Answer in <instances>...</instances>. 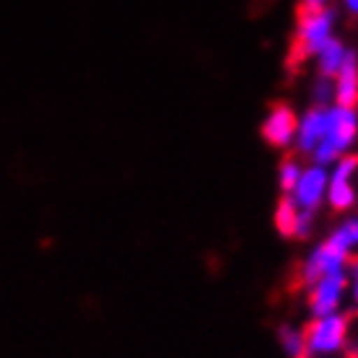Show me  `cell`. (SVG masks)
Segmentation results:
<instances>
[{"instance_id": "1", "label": "cell", "mask_w": 358, "mask_h": 358, "mask_svg": "<svg viewBox=\"0 0 358 358\" xmlns=\"http://www.w3.org/2000/svg\"><path fill=\"white\" fill-rule=\"evenodd\" d=\"M358 143V109L343 107V104H327V125L320 145L314 148L312 162L320 166L332 164L353 153Z\"/></svg>"}, {"instance_id": "2", "label": "cell", "mask_w": 358, "mask_h": 358, "mask_svg": "<svg viewBox=\"0 0 358 358\" xmlns=\"http://www.w3.org/2000/svg\"><path fill=\"white\" fill-rule=\"evenodd\" d=\"M338 36V10L332 6L324 8H301L294 27L291 42V63L312 60L330 39Z\"/></svg>"}, {"instance_id": "3", "label": "cell", "mask_w": 358, "mask_h": 358, "mask_svg": "<svg viewBox=\"0 0 358 358\" xmlns=\"http://www.w3.org/2000/svg\"><path fill=\"white\" fill-rule=\"evenodd\" d=\"M350 314L343 312L327 317H312L304 327L309 358H335L343 356L350 345Z\"/></svg>"}, {"instance_id": "4", "label": "cell", "mask_w": 358, "mask_h": 358, "mask_svg": "<svg viewBox=\"0 0 358 358\" xmlns=\"http://www.w3.org/2000/svg\"><path fill=\"white\" fill-rule=\"evenodd\" d=\"M358 156L348 153L327 166V208L335 213H353L358 206Z\"/></svg>"}, {"instance_id": "5", "label": "cell", "mask_w": 358, "mask_h": 358, "mask_svg": "<svg viewBox=\"0 0 358 358\" xmlns=\"http://www.w3.org/2000/svg\"><path fill=\"white\" fill-rule=\"evenodd\" d=\"M306 288V312L309 317H327V314L343 312L348 304V275L332 273V275L317 278Z\"/></svg>"}, {"instance_id": "6", "label": "cell", "mask_w": 358, "mask_h": 358, "mask_svg": "<svg viewBox=\"0 0 358 358\" xmlns=\"http://www.w3.org/2000/svg\"><path fill=\"white\" fill-rule=\"evenodd\" d=\"M350 262V255L343 252L338 244L332 242L330 236L324 242L314 244L309 255L301 260V268H299V283L301 286H309L317 278L332 275V273H345Z\"/></svg>"}, {"instance_id": "7", "label": "cell", "mask_w": 358, "mask_h": 358, "mask_svg": "<svg viewBox=\"0 0 358 358\" xmlns=\"http://www.w3.org/2000/svg\"><path fill=\"white\" fill-rule=\"evenodd\" d=\"M288 197L299 210L312 215L320 213L327 206V166H320L314 162L304 166L301 177L296 182V187L288 192Z\"/></svg>"}, {"instance_id": "8", "label": "cell", "mask_w": 358, "mask_h": 358, "mask_svg": "<svg viewBox=\"0 0 358 358\" xmlns=\"http://www.w3.org/2000/svg\"><path fill=\"white\" fill-rule=\"evenodd\" d=\"M299 115L291 104H273L260 122V138L275 151H294Z\"/></svg>"}, {"instance_id": "9", "label": "cell", "mask_w": 358, "mask_h": 358, "mask_svg": "<svg viewBox=\"0 0 358 358\" xmlns=\"http://www.w3.org/2000/svg\"><path fill=\"white\" fill-rule=\"evenodd\" d=\"M314 224H317V215L299 210L288 195H283L275 203L273 226H275V231L280 236H286V239H306V236H312Z\"/></svg>"}, {"instance_id": "10", "label": "cell", "mask_w": 358, "mask_h": 358, "mask_svg": "<svg viewBox=\"0 0 358 358\" xmlns=\"http://www.w3.org/2000/svg\"><path fill=\"white\" fill-rule=\"evenodd\" d=\"M327 125V107L312 104V107L299 115V125H296V141L294 151L299 156H312L314 148L320 145Z\"/></svg>"}, {"instance_id": "11", "label": "cell", "mask_w": 358, "mask_h": 358, "mask_svg": "<svg viewBox=\"0 0 358 358\" xmlns=\"http://www.w3.org/2000/svg\"><path fill=\"white\" fill-rule=\"evenodd\" d=\"M332 81V104L358 107V52L348 50L345 63L330 78Z\"/></svg>"}, {"instance_id": "12", "label": "cell", "mask_w": 358, "mask_h": 358, "mask_svg": "<svg viewBox=\"0 0 358 358\" xmlns=\"http://www.w3.org/2000/svg\"><path fill=\"white\" fill-rule=\"evenodd\" d=\"M348 50H350V47L343 42L341 36L330 39V42H327V45H324L322 50H320V52L312 57L314 65H317V73H320L322 78H332L335 73L341 71V65L345 63V57H348Z\"/></svg>"}, {"instance_id": "13", "label": "cell", "mask_w": 358, "mask_h": 358, "mask_svg": "<svg viewBox=\"0 0 358 358\" xmlns=\"http://www.w3.org/2000/svg\"><path fill=\"white\" fill-rule=\"evenodd\" d=\"M278 348H280L283 358H309L304 327L280 324V327H278Z\"/></svg>"}, {"instance_id": "14", "label": "cell", "mask_w": 358, "mask_h": 358, "mask_svg": "<svg viewBox=\"0 0 358 358\" xmlns=\"http://www.w3.org/2000/svg\"><path fill=\"white\" fill-rule=\"evenodd\" d=\"M330 239L338 244L343 252H348L350 257H353L358 252V213L343 218L341 224L330 231Z\"/></svg>"}, {"instance_id": "15", "label": "cell", "mask_w": 358, "mask_h": 358, "mask_svg": "<svg viewBox=\"0 0 358 358\" xmlns=\"http://www.w3.org/2000/svg\"><path fill=\"white\" fill-rule=\"evenodd\" d=\"M301 171H304V164L299 162V156H286L283 162L278 164V171H275V182H278V189L288 195L291 189L296 187V182L301 177Z\"/></svg>"}, {"instance_id": "16", "label": "cell", "mask_w": 358, "mask_h": 358, "mask_svg": "<svg viewBox=\"0 0 358 358\" xmlns=\"http://www.w3.org/2000/svg\"><path fill=\"white\" fill-rule=\"evenodd\" d=\"M312 99H314V104H320V107L332 104V81L330 78H322V76H320V78L314 81Z\"/></svg>"}, {"instance_id": "17", "label": "cell", "mask_w": 358, "mask_h": 358, "mask_svg": "<svg viewBox=\"0 0 358 358\" xmlns=\"http://www.w3.org/2000/svg\"><path fill=\"white\" fill-rule=\"evenodd\" d=\"M345 275H348V301L353 304V309H358V255L350 257Z\"/></svg>"}, {"instance_id": "18", "label": "cell", "mask_w": 358, "mask_h": 358, "mask_svg": "<svg viewBox=\"0 0 358 358\" xmlns=\"http://www.w3.org/2000/svg\"><path fill=\"white\" fill-rule=\"evenodd\" d=\"M341 8L348 13V16L358 18V0H341Z\"/></svg>"}, {"instance_id": "19", "label": "cell", "mask_w": 358, "mask_h": 358, "mask_svg": "<svg viewBox=\"0 0 358 358\" xmlns=\"http://www.w3.org/2000/svg\"><path fill=\"white\" fill-rule=\"evenodd\" d=\"M304 8H324V6H332V0H301Z\"/></svg>"}, {"instance_id": "20", "label": "cell", "mask_w": 358, "mask_h": 358, "mask_svg": "<svg viewBox=\"0 0 358 358\" xmlns=\"http://www.w3.org/2000/svg\"><path fill=\"white\" fill-rule=\"evenodd\" d=\"M356 358H358V350H356Z\"/></svg>"}]
</instances>
